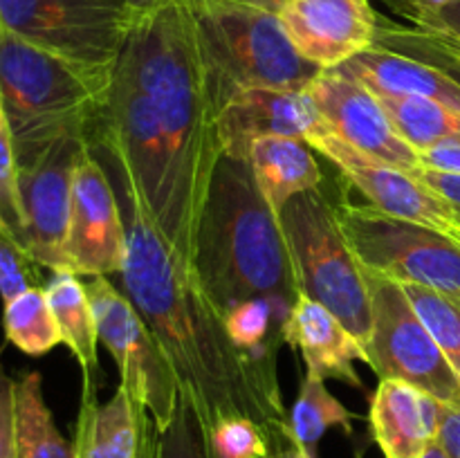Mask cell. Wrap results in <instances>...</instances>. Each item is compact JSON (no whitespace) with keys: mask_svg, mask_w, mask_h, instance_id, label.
<instances>
[{"mask_svg":"<svg viewBox=\"0 0 460 458\" xmlns=\"http://www.w3.org/2000/svg\"><path fill=\"white\" fill-rule=\"evenodd\" d=\"M218 110L184 0L142 9L112 70L90 139L115 160L124 196L193 263L202 211L223 157Z\"/></svg>","mask_w":460,"mask_h":458,"instance_id":"1","label":"cell"},{"mask_svg":"<svg viewBox=\"0 0 460 458\" xmlns=\"http://www.w3.org/2000/svg\"><path fill=\"white\" fill-rule=\"evenodd\" d=\"M128 205V256L121 269L124 292L191 393L207 425L229 416L259 422L270 440L290 434L277 364L238 348L223 313L189 263L135 200Z\"/></svg>","mask_w":460,"mask_h":458,"instance_id":"2","label":"cell"},{"mask_svg":"<svg viewBox=\"0 0 460 458\" xmlns=\"http://www.w3.org/2000/svg\"><path fill=\"white\" fill-rule=\"evenodd\" d=\"M193 268L223 314L245 301H265L288 319L304 296L281 220L261 196L247 160L220 157Z\"/></svg>","mask_w":460,"mask_h":458,"instance_id":"3","label":"cell"},{"mask_svg":"<svg viewBox=\"0 0 460 458\" xmlns=\"http://www.w3.org/2000/svg\"><path fill=\"white\" fill-rule=\"evenodd\" d=\"M112 70H93L21 39L0 22V97L18 166L66 135L93 139L111 94Z\"/></svg>","mask_w":460,"mask_h":458,"instance_id":"4","label":"cell"},{"mask_svg":"<svg viewBox=\"0 0 460 458\" xmlns=\"http://www.w3.org/2000/svg\"><path fill=\"white\" fill-rule=\"evenodd\" d=\"M216 110L245 88L308 90L322 75L288 39L277 9L241 0H184Z\"/></svg>","mask_w":460,"mask_h":458,"instance_id":"5","label":"cell"},{"mask_svg":"<svg viewBox=\"0 0 460 458\" xmlns=\"http://www.w3.org/2000/svg\"><path fill=\"white\" fill-rule=\"evenodd\" d=\"M279 220L304 296L331 310L367 348L373 328L371 290L341 232L335 205L314 189L292 198Z\"/></svg>","mask_w":460,"mask_h":458,"instance_id":"6","label":"cell"},{"mask_svg":"<svg viewBox=\"0 0 460 458\" xmlns=\"http://www.w3.org/2000/svg\"><path fill=\"white\" fill-rule=\"evenodd\" d=\"M350 250L367 272L460 301V245L431 229L391 218L373 205L332 202Z\"/></svg>","mask_w":460,"mask_h":458,"instance_id":"7","label":"cell"},{"mask_svg":"<svg viewBox=\"0 0 460 458\" xmlns=\"http://www.w3.org/2000/svg\"><path fill=\"white\" fill-rule=\"evenodd\" d=\"M139 12L128 0H0L7 30L93 70H115Z\"/></svg>","mask_w":460,"mask_h":458,"instance_id":"8","label":"cell"},{"mask_svg":"<svg viewBox=\"0 0 460 458\" xmlns=\"http://www.w3.org/2000/svg\"><path fill=\"white\" fill-rule=\"evenodd\" d=\"M367 278L373 314L367 353L373 371L380 380L409 382L445 407L458 404L460 377L418 317L404 287L373 272H367Z\"/></svg>","mask_w":460,"mask_h":458,"instance_id":"9","label":"cell"},{"mask_svg":"<svg viewBox=\"0 0 460 458\" xmlns=\"http://www.w3.org/2000/svg\"><path fill=\"white\" fill-rule=\"evenodd\" d=\"M99 341L106 344L119 368L121 386L135 404L151 413L157 429H166L175 413L180 380L164 348L126 292L108 277H90L85 283Z\"/></svg>","mask_w":460,"mask_h":458,"instance_id":"10","label":"cell"},{"mask_svg":"<svg viewBox=\"0 0 460 458\" xmlns=\"http://www.w3.org/2000/svg\"><path fill=\"white\" fill-rule=\"evenodd\" d=\"M305 142L332 162L346 182L353 184L377 211L443 233L460 245V211L420 178L355 151L323 124L322 117L305 133Z\"/></svg>","mask_w":460,"mask_h":458,"instance_id":"11","label":"cell"},{"mask_svg":"<svg viewBox=\"0 0 460 458\" xmlns=\"http://www.w3.org/2000/svg\"><path fill=\"white\" fill-rule=\"evenodd\" d=\"M88 137L66 135L45 148L34 162L18 166L22 209V247L39 268L67 272L63 245L72 209V189Z\"/></svg>","mask_w":460,"mask_h":458,"instance_id":"12","label":"cell"},{"mask_svg":"<svg viewBox=\"0 0 460 458\" xmlns=\"http://www.w3.org/2000/svg\"><path fill=\"white\" fill-rule=\"evenodd\" d=\"M63 256L67 272L85 278L121 274L128 256V227L115 189L90 148L76 166Z\"/></svg>","mask_w":460,"mask_h":458,"instance_id":"13","label":"cell"},{"mask_svg":"<svg viewBox=\"0 0 460 458\" xmlns=\"http://www.w3.org/2000/svg\"><path fill=\"white\" fill-rule=\"evenodd\" d=\"M308 94L323 124L355 151L409 173L422 166L420 153L400 137L376 94L362 84L322 70L310 84Z\"/></svg>","mask_w":460,"mask_h":458,"instance_id":"14","label":"cell"},{"mask_svg":"<svg viewBox=\"0 0 460 458\" xmlns=\"http://www.w3.org/2000/svg\"><path fill=\"white\" fill-rule=\"evenodd\" d=\"M277 13L296 52L319 70L371 49L380 27L371 0H286Z\"/></svg>","mask_w":460,"mask_h":458,"instance_id":"15","label":"cell"},{"mask_svg":"<svg viewBox=\"0 0 460 458\" xmlns=\"http://www.w3.org/2000/svg\"><path fill=\"white\" fill-rule=\"evenodd\" d=\"M317 119L319 110L308 90L245 88L223 103L216 126L223 155L247 160L256 139L274 135L305 139Z\"/></svg>","mask_w":460,"mask_h":458,"instance_id":"16","label":"cell"},{"mask_svg":"<svg viewBox=\"0 0 460 458\" xmlns=\"http://www.w3.org/2000/svg\"><path fill=\"white\" fill-rule=\"evenodd\" d=\"M443 404L402 380H380L371 400V434L385 458H422L438 443Z\"/></svg>","mask_w":460,"mask_h":458,"instance_id":"17","label":"cell"},{"mask_svg":"<svg viewBox=\"0 0 460 458\" xmlns=\"http://www.w3.org/2000/svg\"><path fill=\"white\" fill-rule=\"evenodd\" d=\"M283 344H290L305 359L308 371L323 380H337L362 389L355 362L371 366L362 341L317 301L301 296L283 323Z\"/></svg>","mask_w":460,"mask_h":458,"instance_id":"18","label":"cell"},{"mask_svg":"<svg viewBox=\"0 0 460 458\" xmlns=\"http://www.w3.org/2000/svg\"><path fill=\"white\" fill-rule=\"evenodd\" d=\"M332 72L358 81L376 94H404L447 103L460 110V85L438 67L373 45Z\"/></svg>","mask_w":460,"mask_h":458,"instance_id":"19","label":"cell"},{"mask_svg":"<svg viewBox=\"0 0 460 458\" xmlns=\"http://www.w3.org/2000/svg\"><path fill=\"white\" fill-rule=\"evenodd\" d=\"M247 162L254 173L256 187L274 216H281L283 207L292 198L314 191L323 182L322 169L310 151V144L299 137L274 135L256 139L247 153Z\"/></svg>","mask_w":460,"mask_h":458,"instance_id":"20","label":"cell"},{"mask_svg":"<svg viewBox=\"0 0 460 458\" xmlns=\"http://www.w3.org/2000/svg\"><path fill=\"white\" fill-rule=\"evenodd\" d=\"M142 440V404L119 384L106 404L94 400V384L84 380L76 454L79 458H137Z\"/></svg>","mask_w":460,"mask_h":458,"instance_id":"21","label":"cell"},{"mask_svg":"<svg viewBox=\"0 0 460 458\" xmlns=\"http://www.w3.org/2000/svg\"><path fill=\"white\" fill-rule=\"evenodd\" d=\"M45 295L61 328L63 344L79 362L84 380L93 382L94 373L99 371V332L85 283H81V277L72 272H52L45 283Z\"/></svg>","mask_w":460,"mask_h":458,"instance_id":"22","label":"cell"},{"mask_svg":"<svg viewBox=\"0 0 460 458\" xmlns=\"http://www.w3.org/2000/svg\"><path fill=\"white\" fill-rule=\"evenodd\" d=\"M376 97L400 137L418 153L460 142V110L456 108L425 97H404V94H376Z\"/></svg>","mask_w":460,"mask_h":458,"instance_id":"23","label":"cell"},{"mask_svg":"<svg viewBox=\"0 0 460 458\" xmlns=\"http://www.w3.org/2000/svg\"><path fill=\"white\" fill-rule=\"evenodd\" d=\"M16 420L21 458H79L76 445L67 443L57 429L43 398L40 373L30 371L16 380Z\"/></svg>","mask_w":460,"mask_h":458,"instance_id":"24","label":"cell"},{"mask_svg":"<svg viewBox=\"0 0 460 458\" xmlns=\"http://www.w3.org/2000/svg\"><path fill=\"white\" fill-rule=\"evenodd\" d=\"M353 413L328 391L326 380L317 373H305L301 382L299 398L288 416L290 436L308 452V456L317 458V445L331 427H340L346 434H353Z\"/></svg>","mask_w":460,"mask_h":458,"instance_id":"25","label":"cell"},{"mask_svg":"<svg viewBox=\"0 0 460 458\" xmlns=\"http://www.w3.org/2000/svg\"><path fill=\"white\" fill-rule=\"evenodd\" d=\"M4 337L30 357H40L63 344L61 328L49 308L45 287H30L4 304Z\"/></svg>","mask_w":460,"mask_h":458,"instance_id":"26","label":"cell"},{"mask_svg":"<svg viewBox=\"0 0 460 458\" xmlns=\"http://www.w3.org/2000/svg\"><path fill=\"white\" fill-rule=\"evenodd\" d=\"M376 45L438 67L460 85V43L438 31L422 30L416 25H398L380 18Z\"/></svg>","mask_w":460,"mask_h":458,"instance_id":"27","label":"cell"},{"mask_svg":"<svg viewBox=\"0 0 460 458\" xmlns=\"http://www.w3.org/2000/svg\"><path fill=\"white\" fill-rule=\"evenodd\" d=\"M151 458H218L209 438V425L191 393L180 386L178 404L166 429H157Z\"/></svg>","mask_w":460,"mask_h":458,"instance_id":"28","label":"cell"},{"mask_svg":"<svg viewBox=\"0 0 460 458\" xmlns=\"http://www.w3.org/2000/svg\"><path fill=\"white\" fill-rule=\"evenodd\" d=\"M418 317L425 321L436 344L460 377V301L422 286H402Z\"/></svg>","mask_w":460,"mask_h":458,"instance_id":"29","label":"cell"},{"mask_svg":"<svg viewBox=\"0 0 460 458\" xmlns=\"http://www.w3.org/2000/svg\"><path fill=\"white\" fill-rule=\"evenodd\" d=\"M209 438L218 458H270L272 440L259 422L229 416L209 427Z\"/></svg>","mask_w":460,"mask_h":458,"instance_id":"30","label":"cell"},{"mask_svg":"<svg viewBox=\"0 0 460 458\" xmlns=\"http://www.w3.org/2000/svg\"><path fill=\"white\" fill-rule=\"evenodd\" d=\"M0 225L22 245V209L13 135L0 97Z\"/></svg>","mask_w":460,"mask_h":458,"instance_id":"31","label":"cell"},{"mask_svg":"<svg viewBox=\"0 0 460 458\" xmlns=\"http://www.w3.org/2000/svg\"><path fill=\"white\" fill-rule=\"evenodd\" d=\"M36 268L25 247L0 225V296L3 304L36 287Z\"/></svg>","mask_w":460,"mask_h":458,"instance_id":"32","label":"cell"},{"mask_svg":"<svg viewBox=\"0 0 460 458\" xmlns=\"http://www.w3.org/2000/svg\"><path fill=\"white\" fill-rule=\"evenodd\" d=\"M0 458H21L18 454L16 380L7 375L0 357Z\"/></svg>","mask_w":460,"mask_h":458,"instance_id":"33","label":"cell"},{"mask_svg":"<svg viewBox=\"0 0 460 458\" xmlns=\"http://www.w3.org/2000/svg\"><path fill=\"white\" fill-rule=\"evenodd\" d=\"M382 3L394 9L398 16L407 18L409 25H420L454 0H382Z\"/></svg>","mask_w":460,"mask_h":458,"instance_id":"34","label":"cell"},{"mask_svg":"<svg viewBox=\"0 0 460 458\" xmlns=\"http://www.w3.org/2000/svg\"><path fill=\"white\" fill-rule=\"evenodd\" d=\"M413 175L420 178L425 184H429L431 189H436L440 196L447 198V200L460 211V175L443 173V171L427 169V166H420L418 171H413Z\"/></svg>","mask_w":460,"mask_h":458,"instance_id":"35","label":"cell"},{"mask_svg":"<svg viewBox=\"0 0 460 458\" xmlns=\"http://www.w3.org/2000/svg\"><path fill=\"white\" fill-rule=\"evenodd\" d=\"M420 162L422 166H427V169L460 175V142L445 144V146H436V148H429V151H422Z\"/></svg>","mask_w":460,"mask_h":458,"instance_id":"36","label":"cell"},{"mask_svg":"<svg viewBox=\"0 0 460 458\" xmlns=\"http://www.w3.org/2000/svg\"><path fill=\"white\" fill-rule=\"evenodd\" d=\"M438 443L452 458H460V402L445 407L440 416Z\"/></svg>","mask_w":460,"mask_h":458,"instance_id":"37","label":"cell"},{"mask_svg":"<svg viewBox=\"0 0 460 458\" xmlns=\"http://www.w3.org/2000/svg\"><path fill=\"white\" fill-rule=\"evenodd\" d=\"M416 27L438 31V34L447 36V39L460 43V0L449 3L447 7H443L438 13H434V16L427 18L425 22H420V25Z\"/></svg>","mask_w":460,"mask_h":458,"instance_id":"38","label":"cell"},{"mask_svg":"<svg viewBox=\"0 0 460 458\" xmlns=\"http://www.w3.org/2000/svg\"><path fill=\"white\" fill-rule=\"evenodd\" d=\"M157 427L153 422L151 413L142 407V440H139V456L137 458H151L153 445H155Z\"/></svg>","mask_w":460,"mask_h":458,"instance_id":"39","label":"cell"},{"mask_svg":"<svg viewBox=\"0 0 460 458\" xmlns=\"http://www.w3.org/2000/svg\"><path fill=\"white\" fill-rule=\"evenodd\" d=\"M270 458H313V456H308V452H305V449L301 447L290 434H288L286 438H281L279 443L272 445V454H270Z\"/></svg>","mask_w":460,"mask_h":458,"instance_id":"40","label":"cell"},{"mask_svg":"<svg viewBox=\"0 0 460 458\" xmlns=\"http://www.w3.org/2000/svg\"><path fill=\"white\" fill-rule=\"evenodd\" d=\"M422 458H452V456H449V454L445 452L443 445L434 443V445H431V447H429V452H427Z\"/></svg>","mask_w":460,"mask_h":458,"instance_id":"41","label":"cell"},{"mask_svg":"<svg viewBox=\"0 0 460 458\" xmlns=\"http://www.w3.org/2000/svg\"><path fill=\"white\" fill-rule=\"evenodd\" d=\"M241 3H250V4H261V7L268 9H279L286 0H241Z\"/></svg>","mask_w":460,"mask_h":458,"instance_id":"42","label":"cell"},{"mask_svg":"<svg viewBox=\"0 0 460 458\" xmlns=\"http://www.w3.org/2000/svg\"><path fill=\"white\" fill-rule=\"evenodd\" d=\"M128 3L137 9H146V7H153V4L162 3V0H128Z\"/></svg>","mask_w":460,"mask_h":458,"instance_id":"43","label":"cell"}]
</instances>
